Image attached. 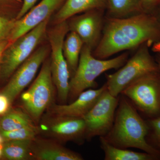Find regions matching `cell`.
<instances>
[{"mask_svg":"<svg viewBox=\"0 0 160 160\" xmlns=\"http://www.w3.org/2000/svg\"><path fill=\"white\" fill-rule=\"evenodd\" d=\"M48 53V48L42 46L18 68L2 92L9 98L11 103L34 78Z\"/></svg>","mask_w":160,"mask_h":160,"instance_id":"11","label":"cell"},{"mask_svg":"<svg viewBox=\"0 0 160 160\" xmlns=\"http://www.w3.org/2000/svg\"><path fill=\"white\" fill-rule=\"evenodd\" d=\"M11 102L4 93H0V116H3L9 111Z\"/></svg>","mask_w":160,"mask_h":160,"instance_id":"26","label":"cell"},{"mask_svg":"<svg viewBox=\"0 0 160 160\" xmlns=\"http://www.w3.org/2000/svg\"><path fill=\"white\" fill-rule=\"evenodd\" d=\"M2 145H0V158L2 156Z\"/></svg>","mask_w":160,"mask_h":160,"instance_id":"34","label":"cell"},{"mask_svg":"<svg viewBox=\"0 0 160 160\" xmlns=\"http://www.w3.org/2000/svg\"><path fill=\"white\" fill-rule=\"evenodd\" d=\"M49 20L47 19L6 47L0 65L2 78H9L34 52L46 35Z\"/></svg>","mask_w":160,"mask_h":160,"instance_id":"6","label":"cell"},{"mask_svg":"<svg viewBox=\"0 0 160 160\" xmlns=\"http://www.w3.org/2000/svg\"><path fill=\"white\" fill-rule=\"evenodd\" d=\"M119 102V96H113L106 88L97 102L83 118L86 124V138L104 137L110 131L114 122Z\"/></svg>","mask_w":160,"mask_h":160,"instance_id":"9","label":"cell"},{"mask_svg":"<svg viewBox=\"0 0 160 160\" xmlns=\"http://www.w3.org/2000/svg\"><path fill=\"white\" fill-rule=\"evenodd\" d=\"M148 132L146 142L153 149L160 152V117L146 119Z\"/></svg>","mask_w":160,"mask_h":160,"instance_id":"23","label":"cell"},{"mask_svg":"<svg viewBox=\"0 0 160 160\" xmlns=\"http://www.w3.org/2000/svg\"><path fill=\"white\" fill-rule=\"evenodd\" d=\"M106 11V16L116 18L144 12L139 0H107Z\"/></svg>","mask_w":160,"mask_h":160,"instance_id":"19","label":"cell"},{"mask_svg":"<svg viewBox=\"0 0 160 160\" xmlns=\"http://www.w3.org/2000/svg\"><path fill=\"white\" fill-rule=\"evenodd\" d=\"M150 46L148 43L141 45L116 72L106 75L107 89L113 96L117 97L129 84L144 75L159 71L155 59L149 52Z\"/></svg>","mask_w":160,"mask_h":160,"instance_id":"4","label":"cell"},{"mask_svg":"<svg viewBox=\"0 0 160 160\" xmlns=\"http://www.w3.org/2000/svg\"><path fill=\"white\" fill-rule=\"evenodd\" d=\"M15 20H10L0 16V41L9 38L13 27Z\"/></svg>","mask_w":160,"mask_h":160,"instance_id":"24","label":"cell"},{"mask_svg":"<svg viewBox=\"0 0 160 160\" xmlns=\"http://www.w3.org/2000/svg\"><path fill=\"white\" fill-rule=\"evenodd\" d=\"M22 2L21 9L17 16L16 20L22 18L35 6V4L38 0H22Z\"/></svg>","mask_w":160,"mask_h":160,"instance_id":"25","label":"cell"},{"mask_svg":"<svg viewBox=\"0 0 160 160\" xmlns=\"http://www.w3.org/2000/svg\"><path fill=\"white\" fill-rule=\"evenodd\" d=\"M84 45L81 38L74 32L69 31L64 40L63 53L71 77L77 69L80 55Z\"/></svg>","mask_w":160,"mask_h":160,"instance_id":"18","label":"cell"},{"mask_svg":"<svg viewBox=\"0 0 160 160\" xmlns=\"http://www.w3.org/2000/svg\"><path fill=\"white\" fill-rule=\"evenodd\" d=\"M33 125L27 112L21 110L8 111L0 120V132L13 131Z\"/></svg>","mask_w":160,"mask_h":160,"instance_id":"21","label":"cell"},{"mask_svg":"<svg viewBox=\"0 0 160 160\" xmlns=\"http://www.w3.org/2000/svg\"><path fill=\"white\" fill-rule=\"evenodd\" d=\"M65 1L42 0L22 18L16 20L14 27L9 37V41L13 42L49 18L55 11L62 6Z\"/></svg>","mask_w":160,"mask_h":160,"instance_id":"13","label":"cell"},{"mask_svg":"<svg viewBox=\"0 0 160 160\" xmlns=\"http://www.w3.org/2000/svg\"><path fill=\"white\" fill-rule=\"evenodd\" d=\"M121 94L128 98L147 119L160 117L159 71L152 72L139 78Z\"/></svg>","mask_w":160,"mask_h":160,"instance_id":"5","label":"cell"},{"mask_svg":"<svg viewBox=\"0 0 160 160\" xmlns=\"http://www.w3.org/2000/svg\"><path fill=\"white\" fill-rule=\"evenodd\" d=\"M105 11L106 9H92L79 15L73 16L67 22L69 31L76 32L84 45L89 47L92 51L102 38Z\"/></svg>","mask_w":160,"mask_h":160,"instance_id":"10","label":"cell"},{"mask_svg":"<svg viewBox=\"0 0 160 160\" xmlns=\"http://www.w3.org/2000/svg\"><path fill=\"white\" fill-rule=\"evenodd\" d=\"M100 146L105 160H160L159 158L146 152H136L112 146L103 137L99 138Z\"/></svg>","mask_w":160,"mask_h":160,"instance_id":"17","label":"cell"},{"mask_svg":"<svg viewBox=\"0 0 160 160\" xmlns=\"http://www.w3.org/2000/svg\"><path fill=\"white\" fill-rule=\"evenodd\" d=\"M1 2L12 3V4H22V0H0Z\"/></svg>","mask_w":160,"mask_h":160,"instance_id":"31","label":"cell"},{"mask_svg":"<svg viewBox=\"0 0 160 160\" xmlns=\"http://www.w3.org/2000/svg\"><path fill=\"white\" fill-rule=\"evenodd\" d=\"M32 157L38 160H82L81 154L65 148L51 140H32L31 147Z\"/></svg>","mask_w":160,"mask_h":160,"instance_id":"15","label":"cell"},{"mask_svg":"<svg viewBox=\"0 0 160 160\" xmlns=\"http://www.w3.org/2000/svg\"><path fill=\"white\" fill-rule=\"evenodd\" d=\"M38 132L34 125L9 132H0L5 141L10 140H33Z\"/></svg>","mask_w":160,"mask_h":160,"instance_id":"22","label":"cell"},{"mask_svg":"<svg viewBox=\"0 0 160 160\" xmlns=\"http://www.w3.org/2000/svg\"><path fill=\"white\" fill-rule=\"evenodd\" d=\"M106 88L105 83L99 89L85 90L68 105H53L50 108V112L53 115L83 118L93 107Z\"/></svg>","mask_w":160,"mask_h":160,"instance_id":"14","label":"cell"},{"mask_svg":"<svg viewBox=\"0 0 160 160\" xmlns=\"http://www.w3.org/2000/svg\"><path fill=\"white\" fill-rule=\"evenodd\" d=\"M107 0H66L54 17L58 23L67 21L73 16L92 9H106Z\"/></svg>","mask_w":160,"mask_h":160,"instance_id":"16","label":"cell"},{"mask_svg":"<svg viewBox=\"0 0 160 160\" xmlns=\"http://www.w3.org/2000/svg\"><path fill=\"white\" fill-rule=\"evenodd\" d=\"M4 141H5V140H4V138H3L2 135L0 133V145H2V144L4 142Z\"/></svg>","mask_w":160,"mask_h":160,"instance_id":"33","label":"cell"},{"mask_svg":"<svg viewBox=\"0 0 160 160\" xmlns=\"http://www.w3.org/2000/svg\"><path fill=\"white\" fill-rule=\"evenodd\" d=\"M92 52L84 45L77 69L69 81L68 99L71 102L86 89L97 87L95 80L100 75L110 69H119L129 59L128 52L113 58L104 60L95 58Z\"/></svg>","mask_w":160,"mask_h":160,"instance_id":"3","label":"cell"},{"mask_svg":"<svg viewBox=\"0 0 160 160\" xmlns=\"http://www.w3.org/2000/svg\"><path fill=\"white\" fill-rule=\"evenodd\" d=\"M8 45L9 44H8V40L6 39L0 41V65H1L3 52Z\"/></svg>","mask_w":160,"mask_h":160,"instance_id":"29","label":"cell"},{"mask_svg":"<svg viewBox=\"0 0 160 160\" xmlns=\"http://www.w3.org/2000/svg\"><path fill=\"white\" fill-rule=\"evenodd\" d=\"M152 50L155 52L160 53V41L153 43L152 46Z\"/></svg>","mask_w":160,"mask_h":160,"instance_id":"30","label":"cell"},{"mask_svg":"<svg viewBox=\"0 0 160 160\" xmlns=\"http://www.w3.org/2000/svg\"><path fill=\"white\" fill-rule=\"evenodd\" d=\"M148 132L146 120L140 115L128 98L120 94L114 122L108 134L103 137L104 138L115 147L141 149L160 158V152L146 142Z\"/></svg>","mask_w":160,"mask_h":160,"instance_id":"2","label":"cell"},{"mask_svg":"<svg viewBox=\"0 0 160 160\" xmlns=\"http://www.w3.org/2000/svg\"><path fill=\"white\" fill-rule=\"evenodd\" d=\"M53 116L41 126L46 134L63 142H80L86 138V124L83 118Z\"/></svg>","mask_w":160,"mask_h":160,"instance_id":"12","label":"cell"},{"mask_svg":"<svg viewBox=\"0 0 160 160\" xmlns=\"http://www.w3.org/2000/svg\"><path fill=\"white\" fill-rule=\"evenodd\" d=\"M53 84L49 59L44 62L31 87L21 96L23 107L34 121H38L51 105L54 96Z\"/></svg>","mask_w":160,"mask_h":160,"instance_id":"8","label":"cell"},{"mask_svg":"<svg viewBox=\"0 0 160 160\" xmlns=\"http://www.w3.org/2000/svg\"><path fill=\"white\" fill-rule=\"evenodd\" d=\"M160 41V27L151 13L142 12L123 18L106 16L102 38L92 54L97 58L107 59L120 52Z\"/></svg>","mask_w":160,"mask_h":160,"instance_id":"1","label":"cell"},{"mask_svg":"<svg viewBox=\"0 0 160 160\" xmlns=\"http://www.w3.org/2000/svg\"><path fill=\"white\" fill-rule=\"evenodd\" d=\"M149 13L152 14L155 18L160 27V3L152 9Z\"/></svg>","mask_w":160,"mask_h":160,"instance_id":"28","label":"cell"},{"mask_svg":"<svg viewBox=\"0 0 160 160\" xmlns=\"http://www.w3.org/2000/svg\"><path fill=\"white\" fill-rule=\"evenodd\" d=\"M32 140L6 141L2 146V156L9 160H26L32 159L31 147Z\"/></svg>","mask_w":160,"mask_h":160,"instance_id":"20","label":"cell"},{"mask_svg":"<svg viewBox=\"0 0 160 160\" xmlns=\"http://www.w3.org/2000/svg\"><path fill=\"white\" fill-rule=\"evenodd\" d=\"M144 12L149 13L160 3V0H139Z\"/></svg>","mask_w":160,"mask_h":160,"instance_id":"27","label":"cell"},{"mask_svg":"<svg viewBox=\"0 0 160 160\" xmlns=\"http://www.w3.org/2000/svg\"><path fill=\"white\" fill-rule=\"evenodd\" d=\"M69 32L68 22L66 21L57 24L48 32L51 50L52 77L62 103L66 102L69 97L70 75L63 50L64 40Z\"/></svg>","mask_w":160,"mask_h":160,"instance_id":"7","label":"cell"},{"mask_svg":"<svg viewBox=\"0 0 160 160\" xmlns=\"http://www.w3.org/2000/svg\"><path fill=\"white\" fill-rule=\"evenodd\" d=\"M155 59L156 62L157 63L159 70L160 72V53H158V54L156 56Z\"/></svg>","mask_w":160,"mask_h":160,"instance_id":"32","label":"cell"}]
</instances>
